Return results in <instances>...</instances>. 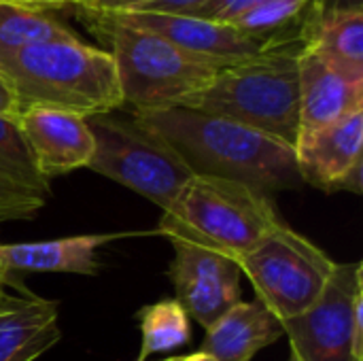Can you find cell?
<instances>
[{
    "instance_id": "6da1fadb",
    "label": "cell",
    "mask_w": 363,
    "mask_h": 361,
    "mask_svg": "<svg viewBox=\"0 0 363 361\" xmlns=\"http://www.w3.org/2000/svg\"><path fill=\"white\" fill-rule=\"evenodd\" d=\"M132 119L164 138L194 174L236 181L266 196L304 185L294 147L232 119L185 106L134 111Z\"/></svg>"
},
{
    "instance_id": "7a4b0ae2",
    "label": "cell",
    "mask_w": 363,
    "mask_h": 361,
    "mask_svg": "<svg viewBox=\"0 0 363 361\" xmlns=\"http://www.w3.org/2000/svg\"><path fill=\"white\" fill-rule=\"evenodd\" d=\"M0 72L21 109L47 106L81 117L123 106L111 51L79 38L0 51Z\"/></svg>"
},
{
    "instance_id": "3957f363",
    "label": "cell",
    "mask_w": 363,
    "mask_h": 361,
    "mask_svg": "<svg viewBox=\"0 0 363 361\" xmlns=\"http://www.w3.org/2000/svg\"><path fill=\"white\" fill-rule=\"evenodd\" d=\"M281 223L272 200L236 181L194 174L164 211L157 232L238 262Z\"/></svg>"
},
{
    "instance_id": "277c9868",
    "label": "cell",
    "mask_w": 363,
    "mask_h": 361,
    "mask_svg": "<svg viewBox=\"0 0 363 361\" xmlns=\"http://www.w3.org/2000/svg\"><path fill=\"white\" fill-rule=\"evenodd\" d=\"M300 51L281 49L228 66L181 106L232 119L296 147L300 134Z\"/></svg>"
},
{
    "instance_id": "5b68a950",
    "label": "cell",
    "mask_w": 363,
    "mask_h": 361,
    "mask_svg": "<svg viewBox=\"0 0 363 361\" xmlns=\"http://www.w3.org/2000/svg\"><path fill=\"white\" fill-rule=\"evenodd\" d=\"M98 17L111 40L123 104L134 111L181 106L223 70L162 36L121 26L104 15Z\"/></svg>"
},
{
    "instance_id": "8992f818",
    "label": "cell",
    "mask_w": 363,
    "mask_h": 361,
    "mask_svg": "<svg viewBox=\"0 0 363 361\" xmlns=\"http://www.w3.org/2000/svg\"><path fill=\"white\" fill-rule=\"evenodd\" d=\"M94 136V153L85 168L108 177L166 211L194 177L179 153L132 117L113 113L85 117Z\"/></svg>"
},
{
    "instance_id": "52a82bcc",
    "label": "cell",
    "mask_w": 363,
    "mask_h": 361,
    "mask_svg": "<svg viewBox=\"0 0 363 361\" xmlns=\"http://www.w3.org/2000/svg\"><path fill=\"white\" fill-rule=\"evenodd\" d=\"M257 300L281 321L313 309L323 296L336 262L313 240L279 223L238 262Z\"/></svg>"
},
{
    "instance_id": "ba28073f",
    "label": "cell",
    "mask_w": 363,
    "mask_h": 361,
    "mask_svg": "<svg viewBox=\"0 0 363 361\" xmlns=\"http://www.w3.org/2000/svg\"><path fill=\"white\" fill-rule=\"evenodd\" d=\"M283 328L300 361H363L362 262L336 264L319 302Z\"/></svg>"
},
{
    "instance_id": "9c48e42d",
    "label": "cell",
    "mask_w": 363,
    "mask_h": 361,
    "mask_svg": "<svg viewBox=\"0 0 363 361\" xmlns=\"http://www.w3.org/2000/svg\"><path fill=\"white\" fill-rule=\"evenodd\" d=\"M121 26L145 30L170 40L172 45L219 66L228 68L249 60L264 57L281 49H302L294 45H279L274 40L249 36L236 30L232 23L208 21L191 15H104Z\"/></svg>"
},
{
    "instance_id": "30bf717a",
    "label": "cell",
    "mask_w": 363,
    "mask_h": 361,
    "mask_svg": "<svg viewBox=\"0 0 363 361\" xmlns=\"http://www.w3.org/2000/svg\"><path fill=\"white\" fill-rule=\"evenodd\" d=\"M174 260L168 277L177 291V302L204 330H211L232 306L240 302V268L219 253L172 245Z\"/></svg>"
},
{
    "instance_id": "8fae6325",
    "label": "cell",
    "mask_w": 363,
    "mask_h": 361,
    "mask_svg": "<svg viewBox=\"0 0 363 361\" xmlns=\"http://www.w3.org/2000/svg\"><path fill=\"white\" fill-rule=\"evenodd\" d=\"M363 111L298 138L294 151L302 183L323 191L363 189Z\"/></svg>"
},
{
    "instance_id": "7c38bea8",
    "label": "cell",
    "mask_w": 363,
    "mask_h": 361,
    "mask_svg": "<svg viewBox=\"0 0 363 361\" xmlns=\"http://www.w3.org/2000/svg\"><path fill=\"white\" fill-rule=\"evenodd\" d=\"M15 121L38 172L47 181L87 166L94 153V136L85 117L47 106H28L19 111Z\"/></svg>"
},
{
    "instance_id": "4fadbf2b",
    "label": "cell",
    "mask_w": 363,
    "mask_h": 361,
    "mask_svg": "<svg viewBox=\"0 0 363 361\" xmlns=\"http://www.w3.org/2000/svg\"><path fill=\"white\" fill-rule=\"evenodd\" d=\"M300 83V136L323 130L357 111H363V83H355L336 72L317 53H298Z\"/></svg>"
},
{
    "instance_id": "5bb4252c",
    "label": "cell",
    "mask_w": 363,
    "mask_h": 361,
    "mask_svg": "<svg viewBox=\"0 0 363 361\" xmlns=\"http://www.w3.org/2000/svg\"><path fill=\"white\" fill-rule=\"evenodd\" d=\"M49 196V181L38 172L17 121L0 117V223L32 219Z\"/></svg>"
},
{
    "instance_id": "9a60e30c",
    "label": "cell",
    "mask_w": 363,
    "mask_h": 361,
    "mask_svg": "<svg viewBox=\"0 0 363 361\" xmlns=\"http://www.w3.org/2000/svg\"><path fill=\"white\" fill-rule=\"evenodd\" d=\"M113 234H85L40 243L0 245V281L6 285L15 272H68L94 277L100 270L98 249Z\"/></svg>"
},
{
    "instance_id": "2e32d148",
    "label": "cell",
    "mask_w": 363,
    "mask_h": 361,
    "mask_svg": "<svg viewBox=\"0 0 363 361\" xmlns=\"http://www.w3.org/2000/svg\"><path fill=\"white\" fill-rule=\"evenodd\" d=\"M62 338L57 302L43 298H0V361H34Z\"/></svg>"
},
{
    "instance_id": "e0dca14e",
    "label": "cell",
    "mask_w": 363,
    "mask_h": 361,
    "mask_svg": "<svg viewBox=\"0 0 363 361\" xmlns=\"http://www.w3.org/2000/svg\"><path fill=\"white\" fill-rule=\"evenodd\" d=\"M281 336H285L283 321L264 302L240 300L206 330L200 353L217 361H251Z\"/></svg>"
},
{
    "instance_id": "ac0fdd59",
    "label": "cell",
    "mask_w": 363,
    "mask_h": 361,
    "mask_svg": "<svg viewBox=\"0 0 363 361\" xmlns=\"http://www.w3.org/2000/svg\"><path fill=\"white\" fill-rule=\"evenodd\" d=\"M302 45L345 79L363 83V11L304 13Z\"/></svg>"
},
{
    "instance_id": "d6986e66",
    "label": "cell",
    "mask_w": 363,
    "mask_h": 361,
    "mask_svg": "<svg viewBox=\"0 0 363 361\" xmlns=\"http://www.w3.org/2000/svg\"><path fill=\"white\" fill-rule=\"evenodd\" d=\"M70 38L77 36L43 9L19 6L0 0V51H13L34 43Z\"/></svg>"
},
{
    "instance_id": "ffe728a7",
    "label": "cell",
    "mask_w": 363,
    "mask_h": 361,
    "mask_svg": "<svg viewBox=\"0 0 363 361\" xmlns=\"http://www.w3.org/2000/svg\"><path fill=\"white\" fill-rule=\"evenodd\" d=\"M143 347L138 361H147L155 353L185 347L191 340L189 315L177 300H162L140 311Z\"/></svg>"
},
{
    "instance_id": "44dd1931",
    "label": "cell",
    "mask_w": 363,
    "mask_h": 361,
    "mask_svg": "<svg viewBox=\"0 0 363 361\" xmlns=\"http://www.w3.org/2000/svg\"><path fill=\"white\" fill-rule=\"evenodd\" d=\"M262 2L264 0H202L187 15L208 21H219V23H232L236 17H240L242 13H247L249 9Z\"/></svg>"
},
{
    "instance_id": "7402d4cb",
    "label": "cell",
    "mask_w": 363,
    "mask_h": 361,
    "mask_svg": "<svg viewBox=\"0 0 363 361\" xmlns=\"http://www.w3.org/2000/svg\"><path fill=\"white\" fill-rule=\"evenodd\" d=\"M363 11V0H308L306 13L325 15V13H349Z\"/></svg>"
},
{
    "instance_id": "603a6c76",
    "label": "cell",
    "mask_w": 363,
    "mask_h": 361,
    "mask_svg": "<svg viewBox=\"0 0 363 361\" xmlns=\"http://www.w3.org/2000/svg\"><path fill=\"white\" fill-rule=\"evenodd\" d=\"M19 115V104L15 100V94L11 91L6 79L0 72V117H17Z\"/></svg>"
},
{
    "instance_id": "cb8c5ba5",
    "label": "cell",
    "mask_w": 363,
    "mask_h": 361,
    "mask_svg": "<svg viewBox=\"0 0 363 361\" xmlns=\"http://www.w3.org/2000/svg\"><path fill=\"white\" fill-rule=\"evenodd\" d=\"M11 4L19 6H32V9H43V6H55V4H66V2H79V0H4Z\"/></svg>"
},
{
    "instance_id": "d4e9b609",
    "label": "cell",
    "mask_w": 363,
    "mask_h": 361,
    "mask_svg": "<svg viewBox=\"0 0 363 361\" xmlns=\"http://www.w3.org/2000/svg\"><path fill=\"white\" fill-rule=\"evenodd\" d=\"M181 361H217V360H213L211 355H206V353H191V355H187V357H183Z\"/></svg>"
},
{
    "instance_id": "484cf974",
    "label": "cell",
    "mask_w": 363,
    "mask_h": 361,
    "mask_svg": "<svg viewBox=\"0 0 363 361\" xmlns=\"http://www.w3.org/2000/svg\"><path fill=\"white\" fill-rule=\"evenodd\" d=\"M4 294H6V291H4V283H2V281H0V298H2V296H4Z\"/></svg>"
},
{
    "instance_id": "4316f807",
    "label": "cell",
    "mask_w": 363,
    "mask_h": 361,
    "mask_svg": "<svg viewBox=\"0 0 363 361\" xmlns=\"http://www.w3.org/2000/svg\"><path fill=\"white\" fill-rule=\"evenodd\" d=\"M183 357H168V360H162V361H181Z\"/></svg>"
},
{
    "instance_id": "83f0119b",
    "label": "cell",
    "mask_w": 363,
    "mask_h": 361,
    "mask_svg": "<svg viewBox=\"0 0 363 361\" xmlns=\"http://www.w3.org/2000/svg\"><path fill=\"white\" fill-rule=\"evenodd\" d=\"M289 361H300V360H298V357H296V355L291 353V357H289Z\"/></svg>"
}]
</instances>
